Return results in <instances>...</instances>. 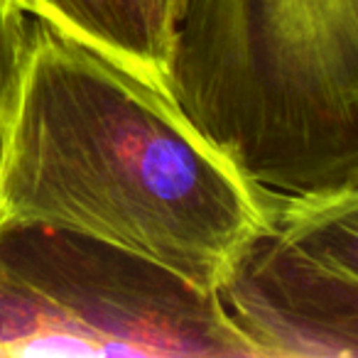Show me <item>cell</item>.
I'll return each instance as SVG.
<instances>
[{
  "instance_id": "cell-2",
  "label": "cell",
  "mask_w": 358,
  "mask_h": 358,
  "mask_svg": "<svg viewBox=\"0 0 358 358\" xmlns=\"http://www.w3.org/2000/svg\"><path fill=\"white\" fill-rule=\"evenodd\" d=\"M167 96L282 199L358 182V0H187Z\"/></svg>"
},
{
  "instance_id": "cell-6",
  "label": "cell",
  "mask_w": 358,
  "mask_h": 358,
  "mask_svg": "<svg viewBox=\"0 0 358 358\" xmlns=\"http://www.w3.org/2000/svg\"><path fill=\"white\" fill-rule=\"evenodd\" d=\"M270 236L358 285V182L329 194L278 196Z\"/></svg>"
},
{
  "instance_id": "cell-3",
  "label": "cell",
  "mask_w": 358,
  "mask_h": 358,
  "mask_svg": "<svg viewBox=\"0 0 358 358\" xmlns=\"http://www.w3.org/2000/svg\"><path fill=\"white\" fill-rule=\"evenodd\" d=\"M0 356L260 358L219 292L50 226L0 231Z\"/></svg>"
},
{
  "instance_id": "cell-4",
  "label": "cell",
  "mask_w": 358,
  "mask_h": 358,
  "mask_svg": "<svg viewBox=\"0 0 358 358\" xmlns=\"http://www.w3.org/2000/svg\"><path fill=\"white\" fill-rule=\"evenodd\" d=\"M219 297L260 358H358V285L270 231L236 258Z\"/></svg>"
},
{
  "instance_id": "cell-1",
  "label": "cell",
  "mask_w": 358,
  "mask_h": 358,
  "mask_svg": "<svg viewBox=\"0 0 358 358\" xmlns=\"http://www.w3.org/2000/svg\"><path fill=\"white\" fill-rule=\"evenodd\" d=\"M275 199L152 84L32 17L0 123V231L50 226L219 292Z\"/></svg>"
},
{
  "instance_id": "cell-5",
  "label": "cell",
  "mask_w": 358,
  "mask_h": 358,
  "mask_svg": "<svg viewBox=\"0 0 358 358\" xmlns=\"http://www.w3.org/2000/svg\"><path fill=\"white\" fill-rule=\"evenodd\" d=\"M30 17L99 50L167 96L169 62L187 0H20ZM169 99V96H167Z\"/></svg>"
},
{
  "instance_id": "cell-7",
  "label": "cell",
  "mask_w": 358,
  "mask_h": 358,
  "mask_svg": "<svg viewBox=\"0 0 358 358\" xmlns=\"http://www.w3.org/2000/svg\"><path fill=\"white\" fill-rule=\"evenodd\" d=\"M30 13L20 0H0V123L10 106L22 64Z\"/></svg>"
}]
</instances>
